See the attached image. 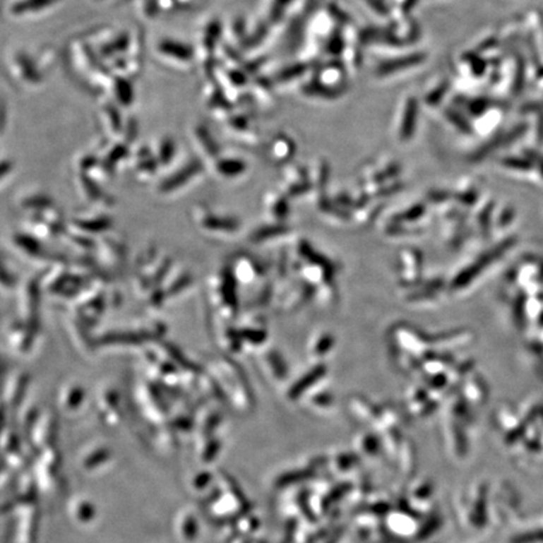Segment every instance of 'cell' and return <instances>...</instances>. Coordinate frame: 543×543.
Returning <instances> with one entry per match:
<instances>
[{
  "mask_svg": "<svg viewBox=\"0 0 543 543\" xmlns=\"http://www.w3.org/2000/svg\"><path fill=\"white\" fill-rule=\"evenodd\" d=\"M76 229H80L83 233H97L103 229H109L111 224L107 220L98 219V220H92V223H88V220H77L75 223Z\"/></svg>",
  "mask_w": 543,
  "mask_h": 543,
  "instance_id": "obj_1",
  "label": "cell"
},
{
  "mask_svg": "<svg viewBox=\"0 0 543 543\" xmlns=\"http://www.w3.org/2000/svg\"><path fill=\"white\" fill-rule=\"evenodd\" d=\"M165 52H169L170 54H177V56H181V57H186L188 56V49H185L183 46H180V44H174V43H170V44H165Z\"/></svg>",
  "mask_w": 543,
  "mask_h": 543,
  "instance_id": "obj_3",
  "label": "cell"
},
{
  "mask_svg": "<svg viewBox=\"0 0 543 543\" xmlns=\"http://www.w3.org/2000/svg\"><path fill=\"white\" fill-rule=\"evenodd\" d=\"M16 243H17V246L19 249H20V248H23V249H25V251H29V243L25 244V243H23V240L20 239L19 237H18L17 241H16ZM40 252H42V248H40V244H38L37 241L33 240L32 246H30V254L33 256V254H40ZM30 254H29V256H30Z\"/></svg>",
  "mask_w": 543,
  "mask_h": 543,
  "instance_id": "obj_2",
  "label": "cell"
}]
</instances>
